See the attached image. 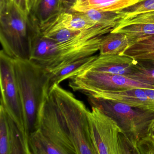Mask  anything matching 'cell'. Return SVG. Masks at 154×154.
<instances>
[{
  "label": "cell",
  "mask_w": 154,
  "mask_h": 154,
  "mask_svg": "<svg viewBox=\"0 0 154 154\" xmlns=\"http://www.w3.org/2000/svg\"><path fill=\"white\" fill-rule=\"evenodd\" d=\"M0 83L1 104L29 138L26 131L23 106L15 76L14 61L2 50L0 53Z\"/></svg>",
  "instance_id": "cell-8"
},
{
  "label": "cell",
  "mask_w": 154,
  "mask_h": 154,
  "mask_svg": "<svg viewBox=\"0 0 154 154\" xmlns=\"http://www.w3.org/2000/svg\"><path fill=\"white\" fill-rule=\"evenodd\" d=\"M148 132L154 137V118L151 120L148 128Z\"/></svg>",
  "instance_id": "cell-28"
},
{
  "label": "cell",
  "mask_w": 154,
  "mask_h": 154,
  "mask_svg": "<svg viewBox=\"0 0 154 154\" xmlns=\"http://www.w3.org/2000/svg\"><path fill=\"white\" fill-rule=\"evenodd\" d=\"M114 27L96 24L82 30L72 39L63 43H56L48 38V51L43 58L35 63L50 71L91 56L100 50L103 37L111 32Z\"/></svg>",
  "instance_id": "cell-2"
},
{
  "label": "cell",
  "mask_w": 154,
  "mask_h": 154,
  "mask_svg": "<svg viewBox=\"0 0 154 154\" xmlns=\"http://www.w3.org/2000/svg\"><path fill=\"white\" fill-rule=\"evenodd\" d=\"M0 154H30L28 138L0 105Z\"/></svg>",
  "instance_id": "cell-10"
},
{
  "label": "cell",
  "mask_w": 154,
  "mask_h": 154,
  "mask_svg": "<svg viewBox=\"0 0 154 154\" xmlns=\"http://www.w3.org/2000/svg\"></svg>",
  "instance_id": "cell-29"
},
{
  "label": "cell",
  "mask_w": 154,
  "mask_h": 154,
  "mask_svg": "<svg viewBox=\"0 0 154 154\" xmlns=\"http://www.w3.org/2000/svg\"><path fill=\"white\" fill-rule=\"evenodd\" d=\"M138 1L139 0H75L70 7V10L77 13H82L90 10L121 11Z\"/></svg>",
  "instance_id": "cell-15"
},
{
  "label": "cell",
  "mask_w": 154,
  "mask_h": 154,
  "mask_svg": "<svg viewBox=\"0 0 154 154\" xmlns=\"http://www.w3.org/2000/svg\"><path fill=\"white\" fill-rule=\"evenodd\" d=\"M121 55L137 61H154V34L129 45Z\"/></svg>",
  "instance_id": "cell-17"
},
{
  "label": "cell",
  "mask_w": 154,
  "mask_h": 154,
  "mask_svg": "<svg viewBox=\"0 0 154 154\" xmlns=\"http://www.w3.org/2000/svg\"><path fill=\"white\" fill-rule=\"evenodd\" d=\"M88 97L119 102L135 108L154 112L153 106L144 89L100 91L93 93Z\"/></svg>",
  "instance_id": "cell-14"
},
{
  "label": "cell",
  "mask_w": 154,
  "mask_h": 154,
  "mask_svg": "<svg viewBox=\"0 0 154 154\" xmlns=\"http://www.w3.org/2000/svg\"><path fill=\"white\" fill-rule=\"evenodd\" d=\"M126 76L154 86V61H138L132 72Z\"/></svg>",
  "instance_id": "cell-22"
},
{
  "label": "cell",
  "mask_w": 154,
  "mask_h": 154,
  "mask_svg": "<svg viewBox=\"0 0 154 154\" xmlns=\"http://www.w3.org/2000/svg\"><path fill=\"white\" fill-rule=\"evenodd\" d=\"M121 11L125 15L124 19L144 12L154 11V0H139L137 3L122 10Z\"/></svg>",
  "instance_id": "cell-23"
},
{
  "label": "cell",
  "mask_w": 154,
  "mask_h": 154,
  "mask_svg": "<svg viewBox=\"0 0 154 154\" xmlns=\"http://www.w3.org/2000/svg\"><path fill=\"white\" fill-rule=\"evenodd\" d=\"M92 143L95 154H124V132L112 118L96 107L88 112Z\"/></svg>",
  "instance_id": "cell-6"
},
{
  "label": "cell",
  "mask_w": 154,
  "mask_h": 154,
  "mask_svg": "<svg viewBox=\"0 0 154 154\" xmlns=\"http://www.w3.org/2000/svg\"><path fill=\"white\" fill-rule=\"evenodd\" d=\"M11 1L24 14L27 16H29V14L28 10L27 0H11Z\"/></svg>",
  "instance_id": "cell-26"
},
{
  "label": "cell",
  "mask_w": 154,
  "mask_h": 154,
  "mask_svg": "<svg viewBox=\"0 0 154 154\" xmlns=\"http://www.w3.org/2000/svg\"><path fill=\"white\" fill-rule=\"evenodd\" d=\"M70 80L68 85L73 91L87 96L100 91L134 88L154 89V86L142 83L125 75L91 71L85 68Z\"/></svg>",
  "instance_id": "cell-7"
},
{
  "label": "cell",
  "mask_w": 154,
  "mask_h": 154,
  "mask_svg": "<svg viewBox=\"0 0 154 154\" xmlns=\"http://www.w3.org/2000/svg\"><path fill=\"white\" fill-rule=\"evenodd\" d=\"M81 13L94 24L115 27L125 18V15L121 11H105L90 10Z\"/></svg>",
  "instance_id": "cell-21"
},
{
  "label": "cell",
  "mask_w": 154,
  "mask_h": 154,
  "mask_svg": "<svg viewBox=\"0 0 154 154\" xmlns=\"http://www.w3.org/2000/svg\"><path fill=\"white\" fill-rule=\"evenodd\" d=\"M49 94L65 123L76 154H95L89 128V109L84 103L59 85L52 86Z\"/></svg>",
  "instance_id": "cell-3"
},
{
  "label": "cell",
  "mask_w": 154,
  "mask_h": 154,
  "mask_svg": "<svg viewBox=\"0 0 154 154\" xmlns=\"http://www.w3.org/2000/svg\"><path fill=\"white\" fill-rule=\"evenodd\" d=\"M40 0H27L28 10L29 15H32L35 13L40 2Z\"/></svg>",
  "instance_id": "cell-27"
},
{
  "label": "cell",
  "mask_w": 154,
  "mask_h": 154,
  "mask_svg": "<svg viewBox=\"0 0 154 154\" xmlns=\"http://www.w3.org/2000/svg\"><path fill=\"white\" fill-rule=\"evenodd\" d=\"M112 32L125 34L131 43L154 34V11L144 12L124 19Z\"/></svg>",
  "instance_id": "cell-11"
},
{
  "label": "cell",
  "mask_w": 154,
  "mask_h": 154,
  "mask_svg": "<svg viewBox=\"0 0 154 154\" xmlns=\"http://www.w3.org/2000/svg\"><path fill=\"white\" fill-rule=\"evenodd\" d=\"M82 31V30L62 29L46 35L42 36L56 43H63L77 36Z\"/></svg>",
  "instance_id": "cell-24"
},
{
  "label": "cell",
  "mask_w": 154,
  "mask_h": 154,
  "mask_svg": "<svg viewBox=\"0 0 154 154\" xmlns=\"http://www.w3.org/2000/svg\"><path fill=\"white\" fill-rule=\"evenodd\" d=\"M38 129L66 154H76L65 123L49 94L39 109Z\"/></svg>",
  "instance_id": "cell-9"
},
{
  "label": "cell",
  "mask_w": 154,
  "mask_h": 154,
  "mask_svg": "<svg viewBox=\"0 0 154 154\" xmlns=\"http://www.w3.org/2000/svg\"><path fill=\"white\" fill-rule=\"evenodd\" d=\"M138 154H154V137L148 132L137 142Z\"/></svg>",
  "instance_id": "cell-25"
},
{
  "label": "cell",
  "mask_w": 154,
  "mask_h": 154,
  "mask_svg": "<svg viewBox=\"0 0 154 154\" xmlns=\"http://www.w3.org/2000/svg\"><path fill=\"white\" fill-rule=\"evenodd\" d=\"M129 45L127 36L122 33L110 32L103 37L100 46V54H122Z\"/></svg>",
  "instance_id": "cell-19"
},
{
  "label": "cell",
  "mask_w": 154,
  "mask_h": 154,
  "mask_svg": "<svg viewBox=\"0 0 154 154\" xmlns=\"http://www.w3.org/2000/svg\"><path fill=\"white\" fill-rule=\"evenodd\" d=\"M28 142L30 154H66L38 129L29 134Z\"/></svg>",
  "instance_id": "cell-18"
},
{
  "label": "cell",
  "mask_w": 154,
  "mask_h": 154,
  "mask_svg": "<svg viewBox=\"0 0 154 154\" xmlns=\"http://www.w3.org/2000/svg\"><path fill=\"white\" fill-rule=\"evenodd\" d=\"M13 61L29 137L38 129L39 109L51 87L50 76L46 69L29 59H13Z\"/></svg>",
  "instance_id": "cell-1"
},
{
  "label": "cell",
  "mask_w": 154,
  "mask_h": 154,
  "mask_svg": "<svg viewBox=\"0 0 154 154\" xmlns=\"http://www.w3.org/2000/svg\"><path fill=\"white\" fill-rule=\"evenodd\" d=\"M97 55L82 58L61 67L48 71L49 74L51 87L54 84L59 85L63 81L73 77L93 61Z\"/></svg>",
  "instance_id": "cell-16"
},
{
  "label": "cell",
  "mask_w": 154,
  "mask_h": 154,
  "mask_svg": "<svg viewBox=\"0 0 154 154\" xmlns=\"http://www.w3.org/2000/svg\"><path fill=\"white\" fill-rule=\"evenodd\" d=\"M87 100L91 107L99 108L115 120L136 147L137 140L148 133L149 125L154 118V112L119 102L91 97Z\"/></svg>",
  "instance_id": "cell-5"
},
{
  "label": "cell",
  "mask_w": 154,
  "mask_h": 154,
  "mask_svg": "<svg viewBox=\"0 0 154 154\" xmlns=\"http://www.w3.org/2000/svg\"><path fill=\"white\" fill-rule=\"evenodd\" d=\"M96 25L82 13L61 11L48 22L37 26L40 34L45 36L62 29L83 30Z\"/></svg>",
  "instance_id": "cell-12"
},
{
  "label": "cell",
  "mask_w": 154,
  "mask_h": 154,
  "mask_svg": "<svg viewBox=\"0 0 154 154\" xmlns=\"http://www.w3.org/2000/svg\"><path fill=\"white\" fill-rule=\"evenodd\" d=\"M63 0H40L32 19L38 25L45 24L62 11Z\"/></svg>",
  "instance_id": "cell-20"
},
{
  "label": "cell",
  "mask_w": 154,
  "mask_h": 154,
  "mask_svg": "<svg viewBox=\"0 0 154 154\" xmlns=\"http://www.w3.org/2000/svg\"><path fill=\"white\" fill-rule=\"evenodd\" d=\"M137 62L125 55L99 54L85 68L91 71L126 76L132 72Z\"/></svg>",
  "instance_id": "cell-13"
},
{
  "label": "cell",
  "mask_w": 154,
  "mask_h": 154,
  "mask_svg": "<svg viewBox=\"0 0 154 154\" xmlns=\"http://www.w3.org/2000/svg\"><path fill=\"white\" fill-rule=\"evenodd\" d=\"M11 1L0 6L2 50L14 59H29L30 20Z\"/></svg>",
  "instance_id": "cell-4"
}]
</instances>
